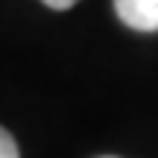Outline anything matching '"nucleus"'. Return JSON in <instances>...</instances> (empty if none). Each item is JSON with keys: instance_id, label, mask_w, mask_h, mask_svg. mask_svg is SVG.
Here are the masks:
<instances>
[{"instance_id": "obj_2", "label": "nucleus", "mask_w": 158, "mask_h": 158, "mask_svg": "<svg viewBox=\"0 0 158 158\" xmlns=\"http://www.w3.org/2000/svg\"><path fill=\"white\" fill-rule=\"evenodd\" d=\"M0 158H21L18 155V143H15V138L9 135V132L0 126Z\"/></svg>"}, {"instance_id": "obj_1", "label": "nucleus", "mask_w": 158, "mask_h": 158, "mask_svg": "<svg viewBox=\"0 0 158 158\" xmlns=\"http://www.w3.org/2000/svg\"><path fill=\"white\" fill-rule=\"evenodd\" d=\"M114 12L129 29L158 32V0H114Z\"/></svg>"}, {"instance_id": "obj_3", "label": "nucleus", "mask_w": 158, "mask_h": 158, "mask_svg": "<svg viewBox=\"0 0 158 158\" xmlns=\"http://www.w3.org/2000/svg\"><path fill=\"white\" fill-rule=\"evenodd\" d=\"M44 6H50V9H59V12H64V9H70L73 3H79V0H41Z\"/></svg>"}]
</instances>
